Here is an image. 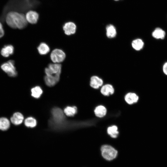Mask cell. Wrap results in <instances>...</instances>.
Listing matches in <instances>:
<instances>
[{
	"label": "cell",
	"mask_w": 167,
	"mask_h": 167,
	"mask_svg": "<svg viewBox=\"0 0 167 167\" xmlns=\"http://www.w3.org/2000/svg\"><path fill=\"white\" fill-rule=\"evenodd\" d=\"M25 16L28 23L32 24H36L39 18L38 13L33 10H30L26 12L25 14Z\"/></svg>",
	"instance_id": "7"
},
{
	"label": "cell",
	"mask_w": 167,
	"mask_h": 167,
	"mask_svg": "<svg viewBox=\"0 0 167 167\" xmlns=\"http://www.w3.org/2000/svg\"><path fill=\"white\" fill-rule=\"evenodd\" d=\"M39 53L41 55H45L49 52L50 49L48 45L45 43H41L37 47Z\"/></svg>",
	"instance_id": "21"
},
{
	"label": "cell",
	"mask_w": 167,
	"mask_h": 167,
	"mask_svg": "<svg viewBox=\"0 0 167 167\" xmlns=\"http://www.w3.org/2000/svg\"><path fill=\"white\" fill-rule=\"evenodd\" d=\"M124 99L126 102L129 105L136 103L139 100V96L133 92H129L125 96Z\"/></svg>",
	"instance_id": "10"
},
{
	"label": "cell",
	"mask_w": 167,
	"mask_h": 167,
	"mask_svg": "<svg viewBox=\"0 0 167 167\" xmlns=\"http://www.w3.org/2000/svg\"><path fill=\"white\" fill-rule=\"evenodd\" d=\"M103 84V81L101 79L97 76H93L90 79V86L94 89H98Z\"/></svg>",
	"instance_id": "9"
},
{
	"label": "cell",
	"mask_w": 167,
	"mask_h": 167,
	"mask_svg": "<svg viewBox=\"0 0 167 167\" xmlns=\"http://www.w3.org/2000/svg\"><path fill=\"white\" fill-rule=\"evenodd\" d=\"M94 112L96 116L101 118L104 117L106 115L107 109L104 106L100 105L96 107Z\"/></svg>",
	"instance_id": "16"
},
{
	"label": "cell",
	"mask_w": 167,
	"mask_h": 167,
	"mask_svg": "<svg viewBox=\"0 0 167 167\" xmlns=\"http://www.w3.org/2000/svg\"><path fill=\"white\" fill-rule=\"evenodd\" d=\"M14 64V61L10 60L3 64L1 66V68L9 76L15 77L17 75V72Z\"/></svg>",
	"instance_id": "4"
},
{
	"label": "cell",
	"mask_w": 167,
	"mask_h": 167,
	"mask_svg": "<svg viewBox=\"0 0 167 167\" xmlns=\"http://www.w3.org/2000/svg\"><path fill=\"white\" fill-rule=\"evenodd\" d=\"M100 91L102 95L108 96L113 94L114 92V90L112 85L107 84L102 86Z\"/></svg>",
	"instance_id": "11"
},
{
	"label": "cell",
	"mask_w": 167,
	"mask_h": 167,
	"mask_svg": "<svg viewBox=\"0 0 167 167\" xmlns=\"http://www.w3.org/2000/svg\"><path fill=\"white\" fill-rule=\"evenodd\" d=\"M6 24L13 29L22 30L26 27L28 23L24 13L14 11H11L7 13L5 18Z\"/></svg>",
	"instance_id": "1"
},
{
	"label": "cell",
	"mask_w": 167,
	"mask_h": 167,
	"mask_svg": "<svg viewBox=\"0 0 167 167\" xmlns=\"http://www.w3.org/2000/svg\"><path fill=\"white\" fill-rule=\"evenodd\" d=\"M114 0L115 1H118L120 0Z\"/></svg>",
	"instance_id": "27"
},
{
	"label": "cell",
	"mask_w": 167,
	"mask_h": 167,
	"mask_svg": "<svg viewBox=\"0 0 167 167\" xmlns=\"http://www.w3.org/2000/svg\"><path fill=\"white\" fill-rule=\"evenodd\" d=\"M101 154L103 157L108 161H112L115 158L118 154V151L112 146L105 144L101 148Z\"/></svg>",
	"instance_id": "2"
},
{
	"label": "cell",
	"mask_w": 167,
	"mask_h": 167,
	"mask_svg": "<svg viewBox=\"0 0 167 167\" xmlns=\"http://www.w3.org/2000/svg\"><path fill=\"white\" fill-rule=\"evenodd\" d=\"M60 77H52L45 75L44 78L45 83L49 87H52L55 85L59 81Z\"/></svg>",
	"instance_id": "14"
},
{
	"label": "cell",
	"mask_w": 167,
	"mask_h": 167,
	"mask_svg": "<svg viewBox=\"0 0 167 167\" xmlns=\"http://www.w3.org/2000/svg\"><path fill=\"white\" fill-rule=\"evenodd\" d=\"M163 71L164 73L167 75V62H165L163 66Z\"/></svg>",
	"instance_id": "26"
},
{
	"label": "cell",
	"mask_w": 167,
	"mask_h": 167,
	"mask_svg": "<svg viewBox=\"0 0 167 167\" xmlns=\"http://www.w3.org/2000/svg\"><path fill=\"white\" fill-rule=\"evenodd\" d=\"M144 44L143 41L140 39H136L133 41L131 45L135 50L139 51L143 48Z\"/></svg>",
	"instance_id": "18"
},
{
	"label": "cell",
	"mask_w": 167,
	"mask_h": 167,
	"mask_svg": "<svg viewBox=\"0 0 167 167\" xmlns=\"http://www.w3.org/2000/svg\"><path fill=\"white\" fill-rule=\"evenodd\" d=\"M50 56L51 60L54 63H59L64 60L66 54L62 50L57 49L53 50Z\"/></svg>",
	"instance_id": "5"
},
{
	"label": "cell",
	"mask_w": 167,
	"mask_h": 167,
	"mask_svg": "<svg viewBox=\"0 0 167 167\" xmlns=\"http://www.w3.org/2000/svg\"><path fill=\"white\" fill-rule=\"evenodd\" d=\"M117 126L113 125L109 127L107 129L108 134L112 138H116L119 134Z\"/></svg>",
	"instance_id": "19"
},
{
	"label": "cell",
	"mask_w": 167,
	"mask_h": 167,
	"mask_svg": "<svg viewBox=\"0 0 167 167\" xmlns=\"http://www.w3.org/2000/svg\"><path fill=\"white\" fill-rule=\"evenodd\" d=\"M24 119L23 115L20 113H15L11 118V122L15 125H17L21 124Z\"/></svg>",
	"instance_id": "12"
},
{
	"label": "cell",
	"mask_w": 167,
	"mask_h": 167,
	"mask_svg": "<svg viewBox=\"0 0 167 167\" xmlns=\"http://www.w3.org/2000/svg\"><path fill=\"white\" fill-rule=\"evenodd\" d=\"M152 35L153 37L157 39H163L165 35V31L161 28H156L152 32Z\"/></svg>",
	"instance_id": "15"
},
{
	"label": "cell",
	"mask_w": 167,
	"mask_h": 167,
	"mask_svg": "<svg viewBox=\"0 0 167 167\" xmlns=\"http://www.w3.org/2000/svg\"><path fill=\"white\" fill-rule=\"evenodd\" d=\"M62 69L61 65L59 63H51L45 69L46 75L60 76Z\"/></svg>",
	"instance_id": "3"
},
{
	"label": "cell",
	"mask_w": 167,
	"mask_h": 167,
	"mask_svg": "<svg viewBox=\"0 0 167 167\" xmlns=\"http://www.w3.org/2000/svg\"><path fill=\"white\" fill-rule=\"evenodd\" d=\"M24 124L27 127H33L36 126V121L34 118L29 117L26 119L24 121Z\"/></svg>",
	"instance_id": "24"
},
{
	"label": "cell",
	"mask_w": 167,
	"mask_h": 167,
	"mask_svg": "<svg viewBox=\"0 0 167 167\" xmlns=\"http://www.w3.org/2000/svg\"><path fill=\"white\" fill-rule=\"evenodd\" d=\"M31 92L32 96L38 98L40 97L43 91L40 87L36 86L32 88Z\"/></svg>",
	"instance_id": "22"
},
{
	"label": "cell",
	"mask_w": 167,
	"mask_h": 167,
	"mask_svg": "<svg viewBox=\"0 0 167 167\" xmlns=\"http://www.w3.org/2000/svg\"><path fill=\"white\" fill-rule=\"evenodd\" d=\"M77 112V109L75 106H67L64 109V112L68 116H73Z\"/></svg>",
	"instance_id": "23"
},
{
	"label": "cell",
	"mask_w": 167,
	"mask_h": 167,
	"mask_svg": "<svg viewBox=\"0 0 167 167\" xmlns=\"http://www.w3.org/2000/svg\"><path fill=\"white\" fill-rule=\"evenodd\" d=\"M106 35L110 38L114 37L117 34L116 29L114 26L112 24L107 25L106 27Z\"/></svg>",
	"instance_id": "13"
},
{
	"label": "cell",
	"mask_w": 167,
	"mask_h": 167,
	"mask_svg": "<svg viewBox=\"0 0 167 167\" xmlns=\"http://www.w3.org/2000/svg\"><path fill=\"white\" fill-rule=\"evenodd\" d=\"M5 32L2 23L0 21V38L2 37L4 35Z\"/></svg>",
	"instance_id": "25"
},
{
	"label": "cell",
	"mask_w": 167,
	"mask_h": 167,
	"mask_svg": "<svg viewBox=\"0 0 167 167\" xmlns=\"http://www.w3.org/2000/svg\"><path fill=\"white\" fill-rule=\"evenodd\" d=\"M63 29L66 35H70L75 33L76 26L74 23L68 22L64 24L63 27Z\"/></svg>",
	"instance_id": "8"
},
{
	"label": "cell",
	"mask_w": 167,
	"mask_h": 167,
	"mask_svg": "<svg viewBox=\"0 0 167 167\" xmlns=\"http://www.w3.org/2000/svg\"><path fill=\"white\" fill-rule=\"evenodd\" d=\"M53 120L55 124H61L64 121L65 117L62 110L59 108H54L51 111Z\"/></svg>",
	"instance_id": "6"
},
{
	"label": "cell",
	"mask_w": 167,
	"mask_h": 167,
	"mask_svg": "<svg viewBox=\"0 0 167 167\" xmlns=\"http://www.w3.org/2000/svg\"><path fill=\"white\" fill-rule=\"evenodd\" d=\"M10 122L9 120L5 117L0 118V130L2 131H6L9 128L10 126Z\"/></svg>",
	"instance_id": "20"
},
{
	"label": "cell",
	"mask_w": 167,
	"mask_h": 167,
	"mask_svg": "<svg viewBox=\"0 0 167 167\" xmlns=\"http://www.w3.org/2000/svg\"><path fill=\"white\" fill-rule=\"evenodd\" d=\"M14 50V47L12 45H8L5 46L2 49L1 54L3 56L7 57L13 54Z\"/></svg>",
	"instance_id": "17"
}]
</instances>
